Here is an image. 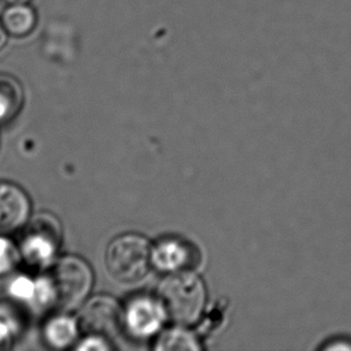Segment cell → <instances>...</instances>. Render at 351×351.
I'll list each match as a JSON object with an SVG mask.
<instances>
[{"instance_id": "cell-8", "label": "cell", "mask_w": 351, "mask_h": 351, "mask_svg": "<svg viewBox=\"0 0 351 351\" xmlns=\"http://www.w3.org/2000/svg\"><path fill=\"white\" fill-rule=\"evenodd\" d=\"M23 104V89L19 82L1 73L0 75V121L11 120L19 113Z\"/></svg>"}, {"instance_id": "cell-16", "label": "cell", "mask_w": 351, "mask_h": 351, "mask_svg": "<svg viewBox=\"0 0 351 351\" xmlns=\"http://www.w3.org/2000/svg\"><path fill=\"white\" fill-rule=\"evenodd\" d=\"M6 34H5L4 29L1 27V24H0V51L4 48L5 45H6Z\"/></svg>"}, {"instance_id": "cell-15", "label": "cell", "mask_w": 351, "mask_h": 351, "mask_svg": "<svg viewBox=\"0 0 351 351\" xmlns=\"http://www.w3.org/2000/svg\"><path fill=\"white\" fill-rule=\"evenodd\" d=\"M326 350H351V343H347L346 341H342L341 343H335L332 346H328L324 348Z\"/></svg>"}, {"instance_id": "cell-2", "label": "cell", "mask_w": 351, "mask_h": 351, "mask_svg": "<svg viewBox=\"0 0 351 351\" xmlns=\"http://www.w3.org/2000/svg\"><path fill=\"white\" fill-rule=\"evenodd\" d=\"M91 283L93 275L86 261L76 256H66L53 266L45 289L53 304L70 309L86 299Z\"/></svg>"}, {"instance_id": "cell-10", "label": "cell", "mask_w": 351, "mask_h": 351, "mask_svg": "<svg viewBox=\"0 0 351 351\" xmlns=\"http://www.w3.org/2000/svg\"><path fill=\"white\" fill-rule=\"evenodd\" d=\"M189 259V252L180 242L165 241L157 246L154 252V261L163 270H178L186 264Z\"/></svg>"}, {"instance_id": "cell-6", "label": "cell", "mask_w": 351, "mask_h": 351, "mask_svg": "<svg viewBox=\"0 0 351 351\" xmlns=\"http://www.w3.org/2000/svg\"><path fill=\"white\" fill-rule=\"evenodd\" d=\"M30 203L19 186L0 181V233L19 228L28 219Z\"/></svg>"}, {"instance_id": "cell-7", "label": "cell", "mask_w": 351, "mask_h": 351, "mask_svg": "<svg viewBox=\"0 0 351 351\" xmlns=\"http://www.w3.org/2000/svg\"><path fill=\"white\" fill-rule=\"evenodd\" d=\"M165 312L161 304L149 299H137L126 313L128 328L138 336H147L160 328Z\"/></svg>"}, {"instance_id": "cell-9", "label": "cell", "mask_w": 351, "mask_h": 351, "mask_svg": "<svg viewBox=\"0 0 351 351\" xmlns=\"http://www.w3.org/2000/svg\"><path fill=\"white\" fill-rule=\"evenodd\" d=\"M36 24V14L29 6L12 4L3 14V25L14 36L28 35Z\"/></svg>"}, {"instance_id": "cell-1", "label": "cell", "mask_w": 351, "mask_h": 351, "mask_svg": "<svg viewBox=\"0 0 351 351\" xmlns=\"http://www.w3.org/2000/svg\"><path fill=\"white\" fill-rule=\"evenodd\" d=\"M157 295L165 314L178 324L195 323L204 308V285L199 277L191 272L168 276L162 280Z\"/></svg>"}, {"instance_id": "cell-14", "label": "cell", "mask_w": 351, "mask_h": 351, "mask_svg": "<svg viewBox=\"0 0 351 351\" xmlns=\"http://www.w3.org/2000/svg\"><path fill=\"white\" fill-rule=\"evenodd\" d=\"M17 287H19V290L16 291L19 295H30L32 293V283H29L28 280H19L17 283Z\"/></svg>"}, {"instance_id": "cell-12", "label": "cell", "mask_w": 351, "mask_h": 351, "mask_svg": "<svg viewBox=\"0 0 351 351\" xmlns=\"http://www.w3.org/2000/svg\"><path fill=\"white\" fill-rule=\"evenodd\" d=\"M157 350H198L192 335L184 330H169L163 333L156 346Z\"/></svg>"}, {"instance_id": "cell-17", "label": "cell", "mask_w": 351, "mask_h": 351, "mask_svg": "<svg viewBox=\"0 0 351 351\" xmlns=\"http://www.w3.org/2000/svg\"><path fill=\"white\" fill-rule=\"evenodd\" d=\"M0 1H4V3H8V4H22V3H25L28 0H0Z\"/></svg>"}, {"instance_id": "cell-3", "label": "cell", "mask_w": 351, "mask_h": 351, "mask_svg": "<svg viewBox=\"0 0 351 351\" xmlns=\"http://www.w3.org/2000/svg\"><path fill=\"white\" fill-rule=\"evenodd\" d=\"M150 248L139 235H123L110 243L106 253V267L119 283L132 285L147 275L150 264Z\"/></svg>"}, {"instance_id": "cell-5", "label": "cell", "mask_w": 351, "mask_h": 351, "mask_svg": "<svg viewBox=\"0 0 351 351\" xmlns=\"http://www.w3.org/2000/svg\"><path fill=\"white\" fill-rule=\"evenodd\" d=\"M60 240V226L51 215H38L24 237L23 251L28 258L45 261L52 256Z\"/></svg>"}, {"instance_id": "cell-11", "label": "cell", "mask_w": 351, "mask_h": 351, "mask_svg": "<svg viewBox=\"0 0 351 351\" xmlns=\"http://www.w3.org/2000/svg\"><path fill=\"white\" fill-rule=\"evenodd\" d=\"M77 328L73 320L69 318L53 319L46 330L48 342L58 348L66 347L76 337Z\"/></svg>"}, {"instance_id": "cell-13", "label": "cell", "mask_w": 351, "mask_h": 351, "mask_svg": "<svg viewBox=\"0 0 351 351\" xmlns=\"http://www.w3.org/2000/svg\"><path fill=\"white\" fill-rule=\"evenodd\" d=\"M11 264H12L11 248L4 240H0V272L9 269Z\"/></svg>"}, {"instance_id": "cell-4", "label": "cell", "mask_w": 351, "mask_h": 351, "mask_svg": "<svg viewBox=\"0 0 351 351\" xmlns=\"http://www.w3.org/2000/svg\"><path fill=\"white\" fill-rule=\"evenodd\" d=\"M123 323V312L118 302L107 296L91 300L82 311L81 328L96 337H117Z\"/></svg>"}]
</instances>
